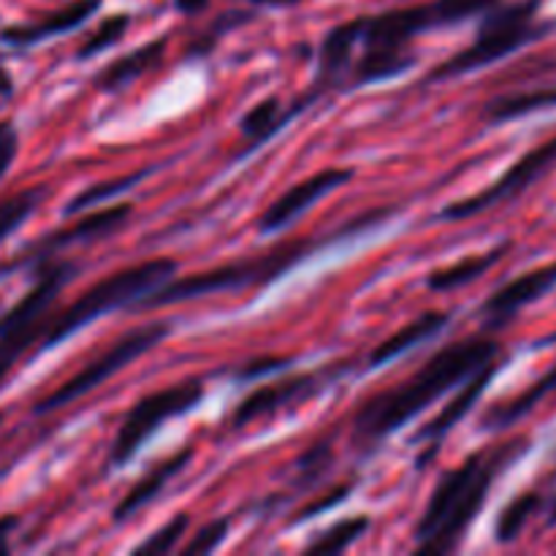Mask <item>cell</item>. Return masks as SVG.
Segmentation results:
<instances>
[{
    "label": "cell",
    "instance_id": "d6986e66",
    "mask_svg": "<svg viewBox=\"0 0 556 556\" xmlns=\"http://www.w3.org/2000/svg\"><path fill=\"white\" fill-rule=\"evenodd\" d=\"M556 391V367L548 369L546 375H543L541 380H535V383L530 386L527 391H521L516 400L505 402V405L494 407L492 413H489L486 418H483V424H486L489 429H505V427H514L519 418H525L527 413L535 410L538 405H541L543 400H546L548 394H554Z\"/></svg>",
    "mask_w": 556,
    "mask_h": 556
},
{
    "label": "cell",
    "instance_id": "7c38bea8",
    "mask_svg": "<svg viewBox=\"0 0 556 556\" xmlns=\"http://www.w3.org/2000/svg\"><path fill=\"white\" fill-rule=\"evenodd\" d=\"M318 375H296V378H286L280 383H269L255 389L253 394L244 396L233 413V427H248V424L258 421V418L271 416L280 407L291 405V402L307 400L318 391Z\"/></svg>",
    "mask_w": 556,
    "mask_h": 556
},
{
    "label": "cell",
    "instance_id": "484cf974",
    "mask_svg": "<svg viewBox=\"0 0 556 556\" xmlns=\"http://www.w3.org/2000/svg\"><path fill=\"white\" fill-rule=\"evenodd\" d=\"M288 119V114H282V106L277 98L258 103L255 109H250L242 119V134L244 139H250L253 144H261L264 139H269L277 128H282Z\"/></svg>",
    "mask_w": 556,
    "mask_h": 556
},
{
    "label": "cell",
    "instance_id": "4dcf8cb0",
    "mask_svg": "<svg viewBox=\"0 0 556 556\" xmlns=\"http://www.w3.org/2000/svg\"><path fill=\"white\" fill-rule=\"evenodd\" d=\"M188 525H190L188 514L174 516V519L168 521V525H163L155 535L147 538V541L136 548V554H172V548L177 546L179 538L185 535Z\"/></svg>",
    "mask_w": 556,
    "mask_h": 556
},
{
    "label": "cell",
    "instance_id": "6da1fadb",
    "mask_svg": "<svg viewBox=\"0 0 556 556\" xmlns=\"http://www.w3.org/2000/svg\"><path fill=\"white\" fill-rule=\"evenodd\" d=\"M497 351V342L481 340V337H470V340L443 348L413 378H407L405 383L372 396L358 410L356 432L367 440H378L396 432L410 418H416L424 407L440 400L445 391L462 386L470 375H476L478 369L494 362Z\"/></svg>",
    "mask_w": 556,
    "mask_h": 556
},
{
    "label": "cell",
    "instance_id": "1f68e13d",
    "mask_svg": "<svg viewBox=\"0 0 556 556\" xmlns=\"http://www.w3.org/2000/svg\"><path fill=\"white\" fill-rule=\"evenodd\" d=\"M228 535V519H217L212 525L201 527L199 535H193V541L182 548L188 556H199V554H212Z\"/></svg>",
    "mask_w": 556,
    "mask_h": 556
},
{
    "label": "cell",
    "instance_id": "9c48e42d",
    "mask_svg": "<svg viewBox=\"0 0 556 556\" xmlns=\"http://www.w3.org/2000/svg\"><path fill=\"white\" fill-rule=\"evenodd\" d=\"M130 217V204H114L106 206V210H96L90 215H85L81 220H76L74 226L60 228V231H52L49 237L38 239V242L27 244L22 253H16L14 258L0 264V277L11 275V271L22 269V266L41 264V261L52 258V253H58L60 248L74 242H92V239L109 237V233L117 231L125 220Z\"/></svg>",
    "mask_w": 556,
    "mask_h": 556
},
{
    "label": "cell",
    "instance_id": "4fadbf2b",
    "mask_svg": "<svg viewBox=\"0 0 556 556\" xmlns=\"http://www.w3.org/2000/svg\"><path fill=\"white\" fill-rule=\"evenodd\" d=\"M98 9H101V0H74V3L63 5V9L52 11V14L41 16L36 22L3 27L0 30V41L9 43V47H33V43H41L52 36H63V33L76 30Z\"/></svg>",
    "mask_w": 556,
    "mask_h": 556
},
{
    "label": "cell",
    "instance_id": "8992f818",
    "mask_svg": "<svg viewBox=\"0 0 556 556\" xmlns=\"http://www.w3.org/2000/svg\"><path fill=\"white\" fill-rule=\"evenodd\" d=\"M166 334H168V326H163V324L139 326V329L128 331V334L119 337V340L114 342V345L109 348L103 356H98L96 362L87 364L81 372H76L74 378L65 380L58 391H52L49 396H43V400L33 407V413H36V416H47V413L71 405V402L79 400V396H85L87 391H92L96 386L106 383V380L112 378V375H117L119 369H125L128 364H134L141 353H147L150 348H155Z\"/></svg>",
    "mask_w": 556,
    "mask_h": 556
},
{
    "label": "cell",
    "instance_id": "d6a6232c",
    "mask_svg": "<svg viewBox=\"0 0 556 556\" xmlns=\"http://www.w3.org/2000/svg\"><path fill=\"white\" fill-rule=\"evenodd\" d=\"M16 147H20V139H16V130L9 119H0V179L5 177V172L11 168L16 157Z\"/></svg>",
    "mask_w": 556,
    "mask_h": 556
},
{
    "label": "cell",
    "instance_id": "ac0fdd59",
    "mask_svg": "<svg viewBox=\"0 0 556 556\" xmlns=\"http://www.w3.org/2000/svg\"><path fill=\"white\" fill-rule=\"evenodd\" d=\"M163 47H166V41H152L134 49V52L125 54V58L114 60L112 65H106V68L98 74L96 85L101 87V90H119V87H125L128 81L139 79L141 74H147V71L155 68V65L161 63Z\"/></svg>",
    "mask_w": 556,
    "mask_h": 556
},
{
    "label": "cell",
    "instance_id": "5bb4252c",
    "mask_svg": "<svg viewBox=\"0 0 556 556\" xmlns=\"http://www.w3.org/2000/svg\"><path fill=\"white\" fill-rule=\"evenodd\" d=\"M554 286H556V261L548 266H541V269L535 271H527V275L516 277V280H510L508 286L500 288L494 296H489L483 313H486V318L492 320V324H503V320H508L510 315L525 309L527 304L546 296Z\"/></svg>",
    "mask_w": 556,
    "mask_h": 556
},
{
    "label": "cell",
    "instance_id": "83f0119b",
    "mask_svg": "<svg viewBox=\"0 0 556 556\" xmlns=\"http://www.w3.org/2000/svg\"><path fill=\"white\" fill-rule=\"evenodd\" d=\"M147 174H150V172H147V168H144V172L128 174V177L109 179V182L92 185L90 190H85V193L76 195V199L71 201L68 210H65V212H68V215H76V212H81V210H92V206L103 204V201L112 199V195L123 193V190H128V188H134V185H136V182H141V179H144Z\"/></svg>",
    "mask_w": 556,
    "mask_h": 556
},
{
    "label": "cell",
    "instance_id": "d4e9b609",
    "mask_svg": "<svg viewBox=\"0 0 556 556\" xmlns=\"http://www.w3.org/2000/svg\"><path fill=\"white\" fill-rule=\"evenodd\" d=\"M43 195H47V190H43L41 185H36V188H27L22 190V193L11 195V199L0 201V242H3L5 237H11V233L38 210Z\"/></svg>",
    "mask_w": 556,
    "mask_h": 556
},
{
    "label": "cell",
    "instance_id": "836d02e7",
    "mask_svg": "<svg viewBox=\"0 0 556 556\" xmlns=\"http://www.w3.org/2000/svg\"><path fill=\"white\" fill-rule=\"evenodd\" d=\"M320 459H331L329 445H315V448L299 462V467H302V481H313V478L320 476V470H324Z\"/></svg>",
    "mask_w": 556,
    "mask_h": 556
},
{
    "label": "cell",
    "instance_id": "e0dca14e",
    "mask_svg": "<svg viewBox=\"0 0 556 556\" xmlns=\"http://www.w3.org/2000/svg\"><path fill=\"white\" fill-rule=\"evenodd\" d=\"M445 324H448V315L445 313L421 315L418 320L407 324L405 329H400L396 334H391L383 345L375 348L372 356H369V367H383L386 362H394L396 356L407 353L410 348L421 345V342L432 340L434 334H440V331L445 329Z\"/></svg>",
    "mask_w": 556,
    "mask_h": 556
},
{
    "label": "cell",
    "instance_id": "3957f363",
    "mask_svg": "<svg viewBox=\"0 0 556 556\" xmlns=\"http://www.w3.org/2000/svg\"><path fill=\"white\" fill-rule=\"evenodd\" d=\"M174 271H177V261L152 258L144 261V264L128 266V269L123 271H114L112 277H103V280L96 282L85 296H79L71 307H65L63 313L54 315V318L49 320L47 334H43V342L38 348H41V351H49V348H54L58 342H63L65 337L79 331L81 326L101 318L103 313H112V309L117 307L136 304L139 299H144L147 293L166 286L174 277Z\"/></svg>",
    "mask_w": 556,
    "mask_h": 556
},
{
    "label": "cell",
    "instance_id": "60d3db41",
    "mask_svg": "<svg viewBox=\"0 0 556 556\" xmlns=\"http://www.w3.org/2000/svg\"><path fill=\"white\" fill-rule=\"evenodd\" d=\"M0 424H3V413H0Z\"/></svg>",
    "mask_w": 556,
    "mask_h": 556
},
{
    "label": "cell",
    "instance_id": "f1b7e54d",
    "mask_svg": "<svg viewBox=\"0 0 556 556\" xmlns=\"http://www.w3.org/2000/svg\"><path fill=\"white\" fill-rule=\"evenodd\" d=\"M49 320L43 318V324L30 326V329H22L16 334L0 337V386H3L5 375L11 372V367L16 364V358L27 351L36 340H43V331H47Z\"/></svg>",
    "mask_w": 556,
    "mask_h": 556
},
{
    "label": "cell",
    "instance_id": "74e56055",
    "mask_svg": "<svg viewBox=\"0 0 556 556\" xmlns=\"http://www.w3.org/2000/svg\"><path fill=\"white\" fill-rule=\"evenodd\" d=\"M250 3L271 5V9H288V5H296V3H302V0H250Z\"/></svg>",
    "mask_w": 556,
    "mask_h": 556
},
{
    "label": "cell",
    "instance_id": "30bf717a",
    "mask_svg": "<svg viewBox=\"0 0 556 556\" xmlns=\"http://www.w3.org/2000/svg\"><path fill=\"white\" fill-rule=\"evenodd\" d=\"M76 266L68 261H41V269H38L36 282H33L30 291L14 304L5 315H0V337L16 334L22 329H30L38 320L47 318L49 307L58 299V293L74 280Z\"/></svg>",
    "mask_w": 556,
    "mask_h": 556
},
{
    "label": "cell",
    "instance_id": "e575fe53",
    "mask_svg": "<svg viewBox=\"0 0 556 556\" xmlns=\"http://www.w3.org/2000/svg\"><path fill=\"white\" fill-rule=\"evenodd\" d=\"M348 494H351V486L334 489V492H331L329 497H320V500H315L313 505H307V508H304L302 514H299V519H313V516H318L320 510H326V508H331V505H337V503H342V500H348Z\"/></svg>",
    "mask_w": 556,
    "mask_h": 556
},
{
    "label": "cell",
    "instance_id": "cb8c5ba5",
    "mask_svg": "<svg viewBox=\"0 0 556 556\" xmlns=\"http://www.w3.org/2000/svg\"><path fill=\"white\" fill-rule=\"evenodd\" d=\"M369 530V519L367 516H351V519L340 521L331 530L320 532L313 543L307 546V552L313 554H342L345 548H351L364 532Z\"/></svg>",
    "mask_w": 556,
    "mask_h": 556
},
{
    "label": "cell",
    "instance_id": "7a4b0ae2",
    "mask_svg": "<svg viewBox=\"0 0 556 556\" xmlns=\"http://www.w3.org/2000/svg\"><path fill=\"white\" fill-rule=\"evenodd\" d=\"M514 454L510 448L497 451L494 456L472 454L470 459L440 481L434 497L429 500L427 514L416 527L418 546L424 552H454L465 538L467 527L481 514L489 497L494 476Z\"/></svg>",
    "mask_w": 556,
    "mask_h": 556
},
{
    "label": "cell",
    "instance_id": "9a60e30c",
    "mask_svg": "<svg viewBox=\"0 0 556 556\" xmlns=\"http://www.w3.org/2000/svg\"><path fill=\"white\" fill-rule=\"evenodd\" d=\"M494 375H497V362H489L486 367H481L476 375H470V378L462 383L459 394L451 400V405H445L443 410H440V416L432 418V421L418 432V440H440L443 434H448L451 429H454L456 424H459L462 418L476 407V402L486 394Z\"/></svg>",
    "mask_w": 556,
    "mask_h": 556
},
{
    "label": "cell",
    "instance_id": "ab89813d",
    "mask_svg": "<svg viewBox=\"0 0 556 556\" xmlns=\"http://www.w3.org/2000/svg\"><path fill=\"white\" fill-rule=\"evenodd\" d=\"M552 525H556V505H554V510H552Z\"/></svg>",
    "mask_w": 556,
    "mask_h": 556
},
{
    "label": "cell",
    "instance_id": "ba28073f",
    "mask_svg": "<svg viewBox=\"0 0 556 556\" xmlns=\"http://www.w3.org/2000/svg\"><path fill=\"white\" fill-rule=\"evenodd\" d=\"M554 163H556V139L527 152V155L521 157V161H516L514 166L497 179V182L489 185V188L481 190L478 195H470V199L445 206L440 217H443V220H465V217L478 215V212L492 210V206L500 204V201L516 199V195L525 193L538 177H543Z\"/></svg>",
    "mask_w": 556,
    "mask_h": 556
},
{
    "label": "cell",
    "instance_id": "7402d4cb",
    "mask_svg": "<svg viewBox=\"0 0 556 556\" xmlns=\"http://www.w3.org/2000/svg\"><path fill=\"white\" fill-rule=\"evenodd\" d=\"M556 106V90H532L519 92V96L497 98L486 106L489 123H508V119L525 117V114L543 112V109Z\"/></svg>",
    "mask_w": 556,
    "mask_h": 556
},
{
    "label": "cell",
    "instance_id": "2e32d148",
    "mask_svg": "<svg viewBox=\"0 0 556 556\" xmlns=\"http://www.w3.org/2000/svg\"><path fill=\"white\" fill-rule=\"evenodd\" d=\"M193 459V448H182L179 451V454H174L172 459H166L163 462L161 467H157V470H150L147 472L144 478H141L139 483H136L134 489H130L128 494H125V500L123 503L117 505V508H114V521H125V519H130V516L134 514H139L141 508H144L147 503H150V500H155L157 494L163 492V486H166L168 481H172L174 476H177L179 470H182L185 465H188V462Z\"/></svg>",
    "mask_w": 556,
    "mask_h": 556
},
{
    "label": "cell",
    "instance_id": "603a6c76",
    "mask_svg": "<svg viewBox=\"0 0 556 556\" xmlns=\"http://www.w3.org/2000/svg\"><path fill=\"white\" fill-rule=\"evenodd\" d=\"M410 65L413 58L405 49H367L364 58L358 60L353 76H356L358 85H364V81H378L402 74V71L410 68Z\"/></svg>",
    "mask_w": 556,
    "mask_h": 556
},
{
    "label": "cell",
    "instance_id": "d590c367",
    "mask_svg": "<svg viewBox=\"0 0 556 556\" xmlns=\"http://www.w3.org/2000/svg\"><path fill=\"white\" fill-rule=\"evenodd\" d=\"M20 527V516L5 514L0 516V554H9V541L14 535V530Z\"/></svg>",
    "mask_w": 556,
    "mask_h": 556
},
{
    "label": "cell",
    "instance_id": "44dd1931",
    "mask_svg": "<svg viewBox=\"0 0 556 556\" xmlns=\"http://www.w3.org/2000/svg\"><path fill=\"white\" fill-rule=\"evenodd\" d=\"M503 255H505V248H494V250H489V253L462 258L459 264L448 266V269L434 271V275L429 277L427 286L438 293L454 291V288H462V286H467V282L478 280L481 275H486V271L492 269L500 258H503Z\"/></svg>",
    "mask_w": 556,
    "mask_h": 556
},
{
    "label": "cell",
    "instance_id": "8fae6325",
    "mask_svg": "<svg viewBox=\"0 0 556 556\" xmlns=\"http://www.w3.org/2000/svg\"><path fill=\"white\" fill-rule=\"evenodd\" d=\"M351 177L353 172H348V168H324V172L313 174L309 179H304V182L293 185L291 190H286V193H282L280 199L264 212V217L258 220V228L266 233H275L280 231V228L291 226V223L296 220L299 215H304L315 201L329 195L331 190L342 188Z\"/></svg>",
    "mask_w": 556,
    "mask_h": 556
},
{
    "label": "cell",
    "instance_id": "f35d334b",
    "mask_svg": "<svg viewBox=\"0 0 556 556\" xmlns=\"http://www.w3.org/2000/svg\"><path fill=\"white\" fill-rule=\"evenodd\" d=\"M5 79H9V76H5L3 71H0V90H3V92H11V81H5Z\"/></svg>",
    "mask_w": 556,
    "mask_h": 556
},
{
    "label": "cell",
    "instance_id": "52a82bcc",
    "mask_svg": "<svg viewBox=\"0 0 556 556\" xmlns=\"http://www.w3.org/2000/svg\"><path fill=\"white\" fill-rule=\"evenodd\" d=\"M201 396H204V383L201 380H185V383L161 389L155 394L144 396L141 402H136V407L128 413L123 427H119L117 440H114L112 465H125L141 448V443L157 432V427L166 418L193 410L201 402Z\"/></svg>",
    "mask_w": 556,
    "mask_h": 556
},
{
    "label": "cell",
    "instance_id": "277c9868",
    "mask_svg": "<svg viewBox=\"0 0 556 556\" xmlns=\"http://www.w3.org/2000/svg\"><path fill=\"white\" fill-rule=\"evenodd\" d=\"M538 9H541V0H519V3L494 5L492 11L483 14L476 41L467 49H462L459 54H454L448 63L438 65L429 74V81L454 79V76L486 68V65L497 63V60L508 58L516 49L541 38L546 33V25H538L535 22Z\"/></svg>",
    "mask_w": 556,
    "mask_h": 556
},
{
    "label": "cell",
    "instance_id": "8d00e7d4",
    "mask_svg": "<svg viewBox=\"0 0 556 556\" xmlns=\"http://www.w3.org/2000/svg\"><path fill=\"white\" fill-rule=\"evenodd\" d=\"M174 3H177V9L182 14H199V11H204L210 5V0H174Z\"/></svg>",
    "mask_w": 556,
    "mask_h": 556
},
{
    "label": "cell",
    "instance_id": "f546056e",
    "mask_svg": "<svg viewBox=\"0 0 556 556\" xmlns=\"http://www.w3.org/2000/svg\"><path fill=\"white\" fill-rule=\"evenodd\" d=\"M130 25V16L128 14H114V16H106V20L98 25V30L92 33L90 38H87L85 43H81L79 49V60H87V58H96L98 52H103V49H109L112 43H117L119 38L125 36V30H128Z\"/></svg>",
    "mask_w": 556,
    "mask_h": 556
},
{
    "label": "cell",
    "instance_id": "ffe728a7",
    "mask_svg": "<svg viewBox=\"0 0 556 556\" xmlns=\"http://www.w3.org/2000/svg\"><path fill=\"white\" fill-rule=\"evenodd\" d=\"M364 36V20L345 22V25L334 27V30L326 36L324 47H320V74H324L326 81L337 79L342 74V68L351 60L353 47L362 41Z\"/></svg>",
    "mask_w": 556,
    "mask_h": 556
},
{
    "label": "cell",
    "instance_id": "5b68a950",
    "mask_svg": "<svg viewBox=\"0 0 556 556\" xmlns=\"http://www.w3.org/2000/svg\"><path fill=\"white\" fill-rule=\"evenodd\" d=\"M304 250L307 244H286V248H277L271 253L261 255V258H248L237 261V264L220 266V269L201 271L193 277H179V280H168L166 286H161L157 291L147 293L144 299L136 302L139 309H152V307H166V304L188 302V299L210 296V293L220 291H239V288L248 286H261V282H269L275 277H280L282 271L291 269L299 258H304Z\"/></svg>",
    "mask_w": 556,
    "mask_h": 556
},
{
    "label": "cell",
    "instance_id": "4316f807",
    "mask_svg": "<svg viewBox=\"0 0 556 556\" xmlns=\"http://www.w3.org/2000/svg\"><path fill=\"white\" fill-rule=\"evenodd\" d=\"M538 505H541V494L538 492H527L521 494V497H516L514 503L500 514L497 530H494L497 532V541L500 543L516 541V538L521 535V530L527 527V521H530V516L538 510Z\"/></svg>",
    "mask_w": 556,
    "mask_h": 556
}]
</instances>
